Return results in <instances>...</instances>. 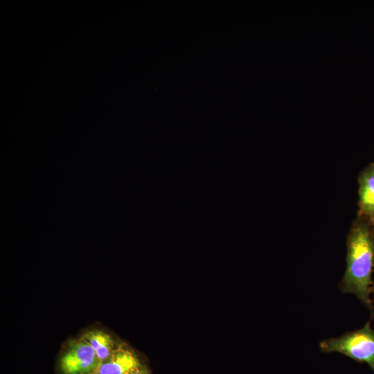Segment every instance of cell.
Returning <instances> with one entry per match:
<instances>
[{"label":"cell","instance_id":"obj_1","mask_svg":"<svg viewBox=\"0 0 374 374\" xmlns=\"http://www.w3.org/2000/svg\"><path fill=\"white\" fill-rule=\"evenodd\" d=\"M346 268L340 283L343 293L355 294L368 308L374 319L370 299L374 267V238L367 220H358L347 238Z\"/></svg>","mask_w":374,"mask_h":374},{"label":"cell","instance_id":"obj_2","mask_svg":"<svg viewBox=\"0 0 374 374\" xmlns=\"http://www.w3.org/2000/svg\"><path fill=\"white\" fill-rule=\"evenodd\" d=\"M319 347L322 353H338L357 362L366 363L374 372V330L370 321L359 330L321 341Z\"/></svg>","mask_w":374,"mask_h":374},{"label":"cell","instance_id":"obj_3","mask_svg":"<svg viewBox=\"0 0 374 374\" xmlns=\"http://www.w3.org/2000/svg\"><path fill=\"white\" fill-rule=\"evenodd\" d=\"M100 364L93 349L82 337L68 343L60 361L63 374H89Z\"/></svg>","mask_w":374,"mask_h":374},{"label":"cell","instance_id":"obj_4","mask_svg":"<svg viewBox=\"0 0 374 374\" xmlns=\"http://www.w3.org/2000/svg\"><path fill=\"white\" fill-rule=\"evenodd\" d=\"M139 359L132 351L124 346L116 348L94 371L98 374H131L140 368Z\"/></svg>","mask_w":374,"mask_h":374},{"label":"cell","instance_id":"obj_5","mask_svg":"<svg viewBox=\"0 0 374 374\" xmlns=\"http://www.w3.org/2000/svg\"><path fill=\"white\" fill-rule=\"evenodd\" d=\"M358 192L360 213L374 224V164L360 174Z\"/></svg>","mask_w":374,"mask_h":374},{"label":"cell","instance_id":"obj_6","mask_svg":"<svg viewBox=\"0 0 374 374\" xmlns=\"http://www.w3.org/2000/svg\"><path fill=\"white\" fill-rule=\"evenodd\" d=\"M81 337L93 349L100 363L108 359L115 349L111 336L102 330H90Z\"/></svg>","mask_w":374,"mask_h":374},{"label":"cell","instance_id":"obj_7","mask_svg":"<svg viewBox=\"0 0 374 374\" xmlns=\"http://www.w3.org/2000/svg\"><path fill=\"white\" fill-rule=\"evenodd\" d=\"M131 374H148L146 371L143 370L141 367L138 370L134 371Z\"/></svg>","mask_w":374,"mask_h":374},{"label":"cell","instance_id":"obj_8","mask_svg":"<svg viewBox=\"0 0 374 374\" xmlns=\"http://www.w3.org/2000/svg\"><path fill=\"white\" fill-rule=\"evenodd\" d=\"M371 292H373V294H374V283L372 285L371 287Z\"/></svg>","mask_w":374,"mask_h":374},{"label":"cell","instance_id":"obj_9","mask_svg":"<svg viewBox=\"0 0 374 374\" xmlns=\"http://www.w3.org/2000/svg\"><path fill=\"white\" fill-rule=\"evenodd\" d=\"M372 233H373V238H374V224H373V227Z\"/></svg>","mask_w":374,"mask_h":374},{"label":"cell","instance_id":"obj_10","mask_svg":"<svg viewBox=\"0 0 374 374\" xmlns=\"http://www.w3.org/2000/svg\"><path fill=\"white\" fill-rule=\"evenodd\" d=\"M89 374H98V373H96V372H93V373H89Z\"/></svg>","mask_w":374,"mask_h":374}]
</instances>
